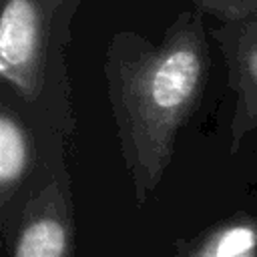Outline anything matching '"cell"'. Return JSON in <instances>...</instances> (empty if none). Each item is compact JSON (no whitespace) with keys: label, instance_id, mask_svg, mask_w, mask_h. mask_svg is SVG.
Segmentation results:
<instances>
[{"label":"cell","instance_id":"cell-1","mask_svg":"<svg viewBox=\"0 0 257 257\" xmlns=\"http://www.w3.org/2000/svg\"><path fill=\"white\" fill-rule=\"evenodd\" d=\"M104 84L133 197L143 207L173 163L179 135L211 74L209 30L197 8L181 12L159 42L116 32L104 50Z\"/></svg>","mask_w":257,"mask_h":257},{"label":"cell","instance_id":"cell-2","mask_svg":"<svg viewBox=\"0 0 257 257\" xmlns=\"http://www.w3.org/2000/svg\"><path fill=\"white\" fill-rule=\"evenodd\" d=\"M82 0H0V92L32 124L42 157L68 153L74 133L66 66Z\"/></svg>","mask_w":257,"mask_h":257},{"label":"cell","instance_id":"cell-3","mask_svg":"<svg viewBox=\"0 0 257 257\" xmlns=\"http://www.w3.org/2000/svg\"><path fill=\"white\" fill-rule=\"evenodd\" d=\"M8 257H76V217L68 153L42 157V173L34 187Z\"/></svg>","mask_w":257,"mask_h":257},{"label":"cell","instance_id":"cell-4","mask_svg":"<svg viewBox=\"0 0 257 257\" xmlns=\"http://www.w3.org/2000/svg\"><path fill=\"white\" fill-rule=\"evenodd\" d=\"M42 173L38 137L18 104L0 92V241L8 251Z\"/></svg>","mask_w":257,"mask_h":257},{"label":"cell","instance_id":"cell-5","mask_svg":"<svg viewBox=\"0 0 257 257\" xmlns=\"http://www.w3.org/2000/svg\"><path fill=\"white\" fill-rule=\"evenodd\" d=\"M227 66V84L233 92L229 122V153L257 137V18L219 22L209 28Z\"/></svg>","mask_w":257,"mask_h":257},{"label":"cell","instance_id":"cell-6","mask_svg":"<svg viewBox=\"0 0 257 257\" xmlns=\"http://www.w3.org/2000/svg\"><path fill=\"white\" fill-rule=\"evenodd\" d=\"M171 257H257V205L239 207L181 239Z\"/></svg>","mask_w":257,"mask_h":257},{"label":"cell","instance_id":"cell-7","mask_svg":"<svg viewBox=\"0 0 257 257\" xmlns=\"http://www.w3.org/2000/svg\"><path fill=\"white\" fill-rule=\"evenodd\" d=\"M193 8L205 16H213L217 22L253 20L257 18V0H189Z\"/></svg>","mask_w":257,"mask_h":257}]
</instances>
